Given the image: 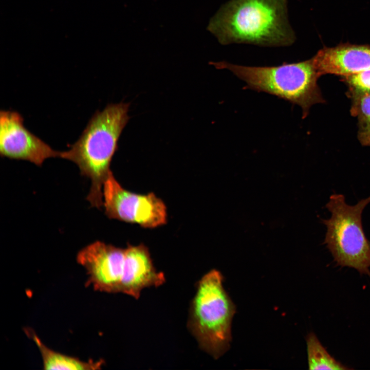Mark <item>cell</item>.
I'll use <instances>...</instances> for the list:
<instances>
[{
	"label": "cell",
	"mask_w": 370,
	"mask_h": 370,
	"mask_svg": "<svg viewBox=\"0 0 370 370\" xmlns=\"http://www.w3.org/2000/svg\"><path fill=\"white\" fill-rule=\"evenodd\" d=\"M77 260L85 269L88 283L95 290L121 292L127 269L125 249L97 241L82 249Z\"/></svg>",
	"instance_id": "52a82bcc"
},
{
	"label": "cell",
	"mask_w": 370,
	"mask_h": 370,
	"mask_svg": "<svg viewBox=\"0 0 370 370\" xmlns=\"http://www.w3.org/2000/svg\"><path fill=\"white\" fill-rule=\"evenodd\" d=\"M351 116L358 120L357 137L363 146H370V94L351 99Z\"/></svg>",
	"instance_id": "7c38bea8"
},
{
	"label": "cell",
	"mask_w": 370,
	"mask_h": 370,
	"mask_svg": "<svg viewBox=\"0 0 370 370\" xmlns=\"http://www.w3.org/2000/svg\"><path fill=\"white\" fill-rule=\"evenodd\" d=\"M287 4V0H231L213 18L210 29L223 45H290L295 35Z\"/></svg>",
	"instance_id": "6da1fadb"
},
{
	"label": "cell",
	"mask_w": 370,
	"mask_h": 370,
	"mask_svg": "<svg viewBox=\"0 0 370 370\" xmlns=\"http://www.w3.org/2000/svg\"><path fill=\"white\" fill-rule=\"evenodd\" d=\"M312 60L319 77L351 75L370 69V46L341 44L324 47Z\"/></svg>",
	"instance_id": "9c48e42d"
},
{
	"label": "cell",
	"mask_w": 370,
	"mask_h": 370,
	"mask_svg": "<svg viewBox=\"0 0 370 370\" xmlns=\"http://www.w3.org/2000/svg\"><path fill=\"white\" fill-rule=\"evenodd\" d=\"M16 111L0 112V154L2 157L28 161L41 166L50 158H61L57 151L28 130Z\"/></svg>",
	"instance_id": "ba28073f"
},
{
	"label": "cell",
	"mask_w": 370,
	"mask_h": 370,
	"mask_svg": "<svg viewBox=\"0 0 370 370\" xmlns=\"http://www.w3.org/2000/svg\"><path fill=\"white\" fill-rule=\"evenodd\" d=\"M231 71L247 84L246 88L276 96L300 106L303 118L314 104L325 102L317 81L320 77L312 58L275 66H246L227 62L215 64Z\"/></svg>",
	"instance_id": "3957f363"
},
{
	"label": "cell",
	"mask_w": 370,
	"mask_h": 370,
	"mask_svg": "<svg viewBox=\"0 0 370 370\" xmlns=\"http://www.w3.org/2000/svg\"><path fill=\"white\" fill-rule=\"evenodd\" d=\"M341 77L342 81L347 86L346 95L351 99L370 94V69Z\"/></svg>",
	"instance_id": "4fadbf2b"
},
{
	"label": "cell",
	"mask_w": 370,
	"mask_h": 370,
	"mask_svg": "<svg viewBox=\"0 0 370 370\" xmlns=\"http://www.w3.org/2000/svg\"><path fill=\"white\" fill-rule=\"evenodd\" d=\"M103 206L110 218L137 224L147 228L156 227L166 221L163 202L154 194H137L122 187L112 172L103 187Z\"/></svg>",
	"instance_id": "8992f818"
},
{
	"label": "cell",
	"mask_w": 370,
	"mask_h": 370,
	"mask_svg": "<svg viewBox=\"0 0 370 370\" xmlns=\"http://www.w3.org/2000/svg\"><path fill=\"white\" fill-rule=\"evenodd\" d=\"M38 346L41 355L44 369L61 370H95L100 369L103 362L101 361H84L66 355L47 347L32 330L26 332Z\"/></svg>",
	"instance_id": "30bf717a"
},
{
	"label": "cell",
	"mask_w": 370,
	"mask_h": 370,
	"mask_svg": "<svg viewBox=\"0 0 370 370\" xmlns=\"http://www.w3.org/2000/svg\"><path fill=\"white\" fill-rule=\"evenodd\" d=\"M369 203L370 196L350 205L343 194H333L325 206L331 217L322 223L327 228L324 243L337 265L370 276V242L362 222V212Z\"/></svg>",
	"instance_id": "5b68a950"
},
{
	"label": "cell",
	"mask_w": 370,
	"mask_h": 370,
	"mask_svg": "<svg viewBox=\"0 0 370 370\" xmlns=\"http://www.w3.org/2000/svg\"><path fill=\"white\" fill-rule=\"evenodd\" d=\"M130 103L109 104L91 117L78 140L61 158L77 165L91 181L87 199L93 207L103 205V187L112 172L110 164L121 133L128 122Z\"/></svg>",
	"instance_id": "7a4b0ae2"
},
{
	"label": "cell",
	"mask_w": 370,
	"mask_h": 370,
	"mask_svg": "<svg viewBox=\"0 0 370 370\" xmlns=\"http://www.w3.org/2000/svg\"><path fill=\"white\" fill-rule=\"evenodd\" d=\"M308 362L309 369H347L332 357L312 332L306 338Z\"/></svg>",
	"instance_id": "8fae6325"
},
{
	"label": "cell",
	"mask_w": 370,
	"mask_h": 370,
	"mask_svg": "<svg viewBox=\"0 0 370 370\" xmlns=\"http://www.w3.org/2000/svg\"><path fill=\"white\" fill-rule=\"evenodd\" d=\"M215 269L198 282L190 308L188 326L202 349L217 359L229 348L235 308Z\"/></svg>",
	"instance_id": "277c9868"
}]
</instances>
